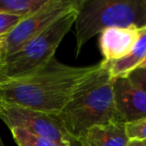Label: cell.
I'll use <instances>...</instances> for the list:
<instances>
[{"label": "cell", "instance_id": "1", "mask_svg": "<svg viewBox=\"0 0 146 146\" xmlns=\"http://www.w3.org/2000/svg\"><path fill=\"white\" fill-rule=\"evenodd\" d=\"M100 66V62L91 66H69L54 57L34 72L0 79V102L57 115Z\"/></svg>", "mask_w": 146, "mask_h": 146}, {"label": "cell", "instance_id": "2", "mask_svg": "<svg viewBox=\"0 0 146 146\" xmlns=\"http://www.w3.org/2000/svg\"><path fill=\"white\" fill-rule=\"evenodd\" d=\"M99 70L75 94L61 112L54 115L74 142L91 127L116 119L113 79L100 62Z\"/></svg>", "mask_w": 146, "mask_h": 146}, {"label": "cell", "instance_id": "3", "mask_svg": "<svg viewBox=\"0 0 146 146\" xmlns=\"http://www.w3.org/2000/svg\"><path fill=\"white\" fill-rule=\"evenodd\" d=\"M131 25L146 26L142 0H82L74 21L76 56L105 29Z\"/></svg>", "mask_w": 146, "mask_h": 146}, {"label": "cell", "instance_id": "4", "mask_svg": "<svg viewBox=\"0 0 146 146\" xmlns=\"http://www.w3.org/2000/svg\"><path fill=\"white\" fill-rule=\"evenodd\" d=\"M79 5L65 13L20 50L1 61L0 79L26 75L40 69L54 58V54L61 41L74 25Z\"/></svg>", "mask_w": 146, "mask_h": 146}, {"label": "cell", "instance_id": "5", "mask_svg": "<svg viewBox=\"0 0 146 146\" xmlns=\"http://www.w3.org/2000/svg\"><path fill=\"white\" fill-rule=\"evenodd\" d=\"M81 0H48L37 12L23 18L12 30L0 36V62L20 50Z\"/></svg>", "mask_w": 146, "mask_h": 146}, {"label": "cell", "instance_id": "6", "mask_svg": "<svg viewBox=\"0 0 146 146\" xmlns=\"http://www.w3.org/2000/svg\"><path fill=\"white\" fill-rule=\"evenodd\" d=\"M0 119L9 129L21 128L43 136L60 146H73L74 141L54 115L16 104L0 102Z\"/></svg>", "mask_w": 146, "mask_h": 146}, {"label": "cell", "instance_id": "7", "mask_svg": "<svg viewBox=\"0 0 146 146\" xmlns=\"http://www.w3.org/2000/svg\"><path fill=\"white\" fill-rule=\"evenodd\" d=\"M113 94L117 120L129 123L146 118V92L128 77L114 78Z\"/></svg>", "mask_w": 146, "mask_h": 146}, {"label": "cell", "instance_id": "8", "mask_svg": "<svg viewBox=\"0 0 146 146\" xmlns=\"http://www.w3.org/2000/svg\"><path fill=\"white\" fill-rule=\"evenodd\" d=\"M143 27H111L100 33L99 46L103 61L113 62L127 56L141 36Z\"/></svg>", "mask_w": 146, "mask_h": 146}, {"label": "cell", "instance_id": "9", "mask_svg": "<svg viewBox=\"0 0 146 146\" xmlns=\"http://www.w3.org/2000/svg\"><path fill=\"white\" fill-rule=\"evenodd\" d=\"M76 142L81 146H128L129 139L125 123L114 119L91 127Z\"/></svg>", "mask_w": 146, "mask_h": 146}, {"label": "cell", "instance_id": "10", "mask_svg": "<svg viewBox=\"0 0 146 146\" xmlns=\"http://www.w3.org/2000/svg\"><path fill=\"white\" fill-rule=\"evenodd\" d=\"M146 58V26L143 27V31L136 42L130 53L124 58L113 62H105L102 60V63L107 67L109 74L112 79L119 77H127L132 71L141 65V63Z\"/></svg>", "mask_w": 146, "mask_h": 146}, {"label": "cell", "instance_id": "11", "mask_svg": "<svg viewBox=\"0 0 146 146\" xmlns=\"http://www.w3.org/2000/svg\"><path fill=\"white\" fill-rule=\"evenodd\" d=\"M48 0H0V13L25 17L37 12Z\"/></svg>", "mask_w": 146, "mask_h": 146}, {"label": "cell", "instance_id": "12", "mask_svg": "<svg viewBox=\"0 0 146 146\" xmlns=\"http://www.w3.org/2000/svg\"><path fill=\"white\" fill-rule=\"evenodd\" d=\"M10 131L18 146H60L48 138L33 134L21 128H13Z\"/></svg>", "mask_w": 146, "mask_h": 146}, {"label": "cell", "instance_id": "13", "mask_svg": "<svg viewBox=\"0 0 146 146\" xmlns=\"http://www.w3.org/2000/svg\"><path fill=\"white\" fill-rule=\"evenodd\" d=\"M125 129L129 141H146V118L125 123Z\"/></svg>", "mask_w": 146, "mask_h": 146}, {"label": "cell", "instance_id": "14", "mask_svg": "<svg viewBox=\"0 0 146 146\" xmlns=\"http://www.w3.org/2000/svg\"><path fill=\"white\" fill-rule=\"evenodd\" d=\"M22 19L23 17L20 16L0 13V36L5 35L10 30H12Z\"/></svg>", "mask_w": 146, "mask_h": 146}, {"label": "cell", "instance_id": "15", "mask_svg": "<svg viewBox=\"0 0 146 146\" xmlns=\"http://www.w3.org/2000/svg\"><path fill=\"white\" fill-rule=\"evenodd\" d=\"M135 85L146 92V66L138 67L127 76Z\"/></svg>", "mask_w": 146, "mask_h": 146}, {"label": "cell", "instance_id": "16", "mask_svg": "<svg viewBox=\"0 0 146 146\" xmlns=\"http://www.w3.org/2000/svg\"><path fill=\"white\" fill-rule=\"evenodd\" d=\"M128 146H146L143 141H137V140H131L128 143Z\"/></svg>", "mask_w": 146, "mask_h": 146}, {"label": "cell", "instance_id": "17", "mask_svg": "<svg viewBox=\"0 0 146 146\" xmlns=\"http://www.w3.org/2000/svg\"><path fill=\"white\" fill-rule=\"evenodd\" d=\"M142 4H143L144 14H145V19H146V0H142Z\"/></svg>", "mask_w": 146, "mask_h": 146}, {"label": "cell", "instance_id": "18", "mask_svg": "<svg viewBox=\"0 0 146 146\" xmlns=\"http://www.w3.org/2000/svg\"><path fill=\"white\" fill-rule=\"evenodd\" d=\"M143 66H146V58H145V60H144L143 62L141 63V65H140L139 67H143Z\"/></svg>", "mask_w": 146, "mask_h": 146}, {"label": "cell", "instance_id": "19", "mask_svg": "<svg viewBox=\"0 0 146 146\" xmlns=\"http://www.w3.org/2000/svg\"><path fill=\"white\" fill-rule=\"evenodd\" d=\"M73 146H81L79 143H77V142H74V144H73Z\"/></svg>", "mask_w": 146, "mask_h": 146}, {"label": "cell", "instance_id": "20", "mask_svg": "<svg viewBox=\"0 0 146 146\" xmlns=\"http://www.w3.org/2000/svg\"><path fill=\"white\" fill-rule=\"evenodd\" d=\"M0 146H4V145H3V142H2V140H1V137H0Z\"/></svg>", "mask_w": 146, "mask_h": 146}, {"label": "cell", "instance_id": "21", "mask_svg": "<svg viewBox=\"0 0 146 146\" xmlns=\"http://www.w3.org/2000/svg\"><path fill=\"white\" fill-rule=\"evenodd\" d=\"M143 142H144V143H145V144H146V141H143Z\"/></svg>", "mask_w": 146, "mask_h": 146}]
</instances>
